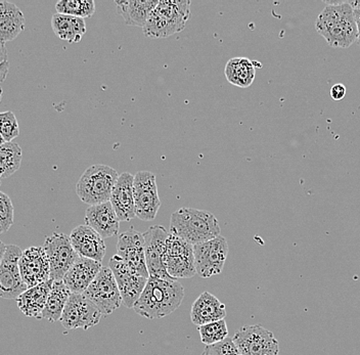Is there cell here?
<instances>
[{"label":"cell","mask_w":360,"mask_h":355,"mask_svg":"<svg viewBox=\"0 0 360 355\" xmlns=\"http://www.w3.org/2000/svg\"><path fill=\"white\" fill-rule=\"evenodd\" d=\"M184 298V288L177 280L150 276L134 309L148 320H159L179 309Z\"/></svg>","instance_id":"obj_1"},{"label":"cell","mask_w":360,"mask_h":355,"mask_svg":"<svg viewBox=\"0 0 360 355\" xmlns=\"http://www.w3.org/2000/svg\"><path fill=\"white\" fill-rule=\"evenodd\" d=\"M170 233L195 246L220 235V226L209 211L180 208L171 215Z\"/></svg>","instance_id":"obj_2"},{"label":"cell","mask_w":360,"mask_h":355,"mask_svg":"<svg viewBox=\"0 0 360 355\" xmlns=\"http://www.w3.org/2000/svg\"><path fill=\"white\" fill-rule=\"evenodd\" d=\"M190 15L191 1L188 0L159 1L143 28V33L150 38L169 37L186 28Z\"/></svg>","instance_id":"obj_3"},{"label":"cell","mask_w":360,"mask_h":355,"mask_svg":"<svg viewBox=\"0 0 360 355\" xmlns=\"http://www.w3.org/2000/svg\"><path fill=\"white\" fill-rule=\"evenodd\" d=\"M118 172L110 166L98 164L90 166L76 184V194L83 203L94 206L107 203L118 181Z\"/></svg>","instance_id":"obj_4"},{"label":"cell","mask_w":360,"mask_h":355,"mask_svg":"<svg viewBox=\"0 0 360 355\" xmlns=\"http://www.w3.org/2000/svg\"><path fill=\"white\" fill-rule=\"evenodd\" d=\"M83 295L98 307L103 316H109L123 304L116 278L110 267L103 266Z\"/></svg>","instance_id":"obj_5"},{"label":"cell","mask_w":360,"mask_h":355,"mask_svg":"<svg viewBox=\"0 0 360 355\" xmlns=\"http://www.w3.org/2000/svg\"><path fill=\"white\" fill-rule=\"evenodd\" d=\"M163 264L168 275L173 280L193 278L197 275L193 245L169 233L163 256Z\"/></svg>","instance_id":"obj_6"},{"label":"cell","mask_w":360,"mask_h":355,"mask_svg":"<svg viewBox=\"0 0 360 355\" xmlns=\"http://www.w3.org/2000/svg\"><path fill=\"white\" fill-rule=\"evenodd\" d=\"M242 355H278L280 344L274 333L261 325H245L233 337Z\"/></svg>","instance_id":"obj_7"},{"label":"cell","mask_w":360,"mask_h":355,"mask_svg":"<svg viewBox=\"0 0 360 355\" xmlns=\"http://www.w3.org/2000/svg\"><path fill=\"white\" fill-rule=\"evenodd\" d=\"M229 255V243L222 235L193 246L197 275L202 278L220 275Z\"/></svg>","instance_id":"obj_8"},{"label":"cell","mask_w":360,"mask_h":355,"mask_svg":"<svg viewBox=\"0 0 360 355\" xmlns=\"http://www.w3.org/2000/svg\"><path fill=\"white\" fill-rule=\"evenodd\" d=\"M134 198L135 217L143 221H152L161 207L158 194L156 176L150 172H139L134 175Z\"/></svg>","instance_id":"obj_9"},{"label":"cell","mask_w":360,"mask_h":355,"mask_svg":"<svg viewBox=\"0 0 360 355\" xmlns=\"http://www.w3.org/2000/svg\"><path fill=\"white\" fill-rule=\"evenodd\" d=\"M44 249L51 266V280H63L80 256L74 250L71 240L65 233H55L45 239Z\"/></svg>","instance_id":"obj_10"},{"label":"cell","mask_w":360,"mask_h":355,"mask_svg":"<svg viewBox=\"0 0 360 355\" xmlns=\"http://www.w3.org/2000/svg\"><path fill=\"white\" fill-rule=\"evenodd\" d=\"M101 312L83 294H71L63 311L60 323L66 330H89L100 323Z\"/></svg>","instance_id":"obj_11"},{"label":"cell","mask_w":360,"mask_h":355,"mask_svg":"<svg viewBox=\"0 0 360 355\" xmlns=\"http://www.w3.org/2000/svg\"><path fill=\"white\" fill-rule=\"evenodd\" d=\"M109 267L116 278L124 306L134 309L135 303L145 290L148 278L137 273L117 254L110 259Z\"/></svg>","instance_id":"obj_12"},{"label":"cell","mask_w":360,"mask_h":355,"mask_svg":"<svg viewBox=\"0 0 360 355\" xmlns=\"http://www.w3.org/2000/svg\"><path fill=\"white\" fill-rule=\"evenodd\" d=\"M22 251L19 246L8 245L0 264V297L17 299L28 287L22 280L19 262Z\"/></svg>","instance_id":"obj_13"},{"label":"cell","mask_w":360,"mask_h":355,"mask_svg":"<svg viewBox=\"0 0 360 355\" xmlns=\"http://www.w3.org/2000/svg\"><path fill=\"white\" fill-rule=\"evenodd\" d=\"M169 233L164 226H150L143 233L145 238V251L146 267L148 275L152 278H162V280H173L166 271L163 264V256L165 253L166 241Z\"/></svg>","instance_id":"obj_14"},{"label":"cell","mask_w":360,"mask_h":355,"mask_svg":"<svg viewBox=\"0 0 360 355\" xmlns=\"http://www.w3.org/2000/svg\"><path fill=\"white\" fill-rule=\"evenodd\" d=\"M145 238L134 228L120 233L117 242V255L143 278H148L146 267Z\"/></svg>","instance_id":"obj_15"},{"label":"cell","mask_w":360,"mask_h":355,"mask_svg":"<svg viewBox=\"0 0 360 355\" xmlns=\"http://www.w3.org/2000/svg\"><path fill=\"white\" fill-rule=\"evenodd\" d=\"M19 267L28 289L51 280V266L44 247H29L22 251Z\"/></svg>","instance_id":"obj_16"},{"label":"cell","mask_w":360,"mask_h":355,"mask_svg":"<svg viewBox=\"0 0 360 355\" xmlns=\"http://www.w3.org/2000/svg\"><path fill=\"white\" fill-rule=\"evenodd\" d=\"M74 250L80 257L103 262L107 251L103 238L89 226H79L69 235Z\"/></svg>","instance_id":"obj_17"},{"label":"cell","mask_w":360,"mask_h":355,"mask_svg":"<svg viewBox=\"0 0 360 355\" xmlns=\"http://www.w3.org/2000/svg\"><path fill=\"white\" fill-rule=\"evenodd\" d=\"M134 179V175L124 172L112 188L110 203L119 221H129L135 217Z\"/></svg>","instance_id":"obj_18"},{"label":"cell","mask_w":360,"mask_h":355,"mask_svg":"<svg viewBox=\"0 0 360 355\" xmlns=\"http://www.w3.org/2000/svg\"><path fill=\"white\" fill-rule=\"evenodd\" d=\"M103 269L101 262L79 257L68 271L63 282L73 294H83Z\"/></svg>","instance_id":"obj_19"},{"label":"cell","mask_w":360,"mask_h":355,"mask_svg":"<svg viewBox=\"0 0 360 355\" xmlns=\"http://www.w3.org/2000/svg\"><path fill=\"white\" fill-rule=\"evenodd\" d=\"M84 221L86 226L96 231L103 239H109L118 235L120 221L110 202L87 208Z\"/></svg>","instance_id":"obj_20"},{"label":"cell","mask_w":360,"mask_h":355,"mask_svg":"<svg viewBox=\"0 0 360 355\" xmlns=\"http://www.w3.org/2000/svg\"><path fill=\"white\" fill-rule=\"evenodd\" d=\"M226 307L219 299L209 292L202 293L193 303L191 310V323L195 325H207L213 321L224 320Z\"/></svg>","instance_id":"obj_21"},{"label":"cell","mask_w":360,"mask_h":355,"mask_svg":"<svg viewBox=\"0 0 360 355\" xmlns=\"http://www.w3.org/2000/svg\"><path fill=\"white\" fill-rule=\"evenodd\" d=\"M53 283V280H49L37 286L29 288L17 298L18 307L25 316L41 320Z\"/></svg>","instance_id":"obj_22"},{"label":"cell","mask_w":360,"mask_h":355,"mask_svg":"<svg viewBox=\"0 0 360 355\" xmlns=\"http://www.w3.org/2000/svg\"><path fill=\"white\" fill-rule=\"evenodd\" d=\"M328 46L335 49H348L357 41V26L355 23L354 12L350 11L344 15L341 21L321 34Z\"/></svg>","instance_id":"obj_23"},{"label":"cell","mask_w":360,"mask_h":355,"mask_svg":"<svg viewBox=\"0 0 360 355\" xmlns=\"http://www.w3.org/2000/svg\"><path fill=\"white\" fill-rule=\"evenodd\" d=\"M26 20L15 4L0 1V41H13L25 29Z\"/></svg>","instance_id":"obj_24"},{"label":"cell","mask_w":360,"mask_h":355,"mask_svg":"<svg viewBox=\"0 0 360 355\" xmlns=\"http://www.w3.org/2000/svg\"><path fill=\"white\" fill-rule=\"evenodd\" d=\"M117 11L122 15L124 22L128 26L143 28L150 18V13L156 8L158 0H127L115 1Z\"/></svg>","instance_id":"obj_25"},{"label":"cell","mask_w":360,"mask_h":355,"mask_svg":"<svg viewBox=\"0 0 360 355\" xmlns=\"http://www.w3.org/2000/svg\"><path fill=\"white\" fill-rule=\"evenodd\" d=\"M51 28L60 39L70 44H78L86 33L84 19L60 13H56L51 18Z\"/></svg>","instance_id":"obj_26"},{"label":"cell","mask_w":360,"mask_h":355,"mask_svg":"<svg viewBox=\"0 0 360 355\" xmlns=\"http://www.w3.org/2000/svg\"><path fill=\"white\" fill-rule=\"evenodd\" d=\"M255 66L247 58H233L225 66V77L231 84L246 89L255 79Z\"/></svg>","instance_id":"obj_27"},{"label":"cell","mask_w":360,"mask_h":355,"mask_svg":"<svg viewBox=\"0 0 360 355\" xmlns=\"http://www.w3.org/2000/svg\"><path fill=\"white\" fill-rule=\"evenodd\" d=\"M71 294V291L68 289L63 280H53L46 305L42 312L41 320H46L51 323L60 321Z\"/></svg>","instance_id":"obj_28"},{"label":"cell","mask_w":360,"mask_h":355,"mask_svg":"<svg viewBox=\"0 0 360 355\" xmlns=\"http://www.w3.org/2000/svg\"><path fill=\"white\" fill-rule=\"evenodd\" d=\"M22 149L18 143H6L0 146V181L8 179L21 167Z\"/></svg>","instance_id":"obj_29"},{"label":"cell","mask_w":360,"mask_h":355,"mask_svg":"<svg viewBox=\"0 0 360 355\" xmlns=\"http://www.w3.org/2000/svg\"><path fill=\"white\" fill-rule=\"evenodd\" d=\"M352 10L353 8L349 6L347 1H341L338 6H326L323 12L319 13L316 22H315V29H316L317 33L323 34L330 27L341 21L344 15Z\"/></svg>","instance_id":"obj_30"},{"label":"cell","mask_w":360,"mask_h":355,"mask_svg":"<svg viewBox=\"0 0 360 355\" xmlns=\"http://www.w3.org/2000/svg\"><path fill=\"white\" fill-rule=\"evenodd\" d=\"M56 13L72 17L90 18L96 13L94 0H60L56 4Z\"/></svg>","instance_id":"obj_31"},{"label":"cell","mask_w":360,"mask_h":355,"mask_svg":"<svg viewBox=\"0 0 360 355\" xmlns=\"http://www.w3.org/2000/svg\"><path fill=\"white\" fill-rule=\"evenodd\" d=\"M202 343L206 346L222 342L229 336L226 321L225 320L213 321L198 328Z\"/></svg>","instance_id":"obj_32"},{"label":"cell","mask_w":360,"mask_h":355,"mask_svg":"<svg viewBox=\"0 0 360 355\" xmlns=\"http://www.w3.org/2000/svg\"><path fill=\"white\" fill-rule=\"evenodd\" d=\"M0 134L6 143H11L20 136L19 123L13 112L0 113Z\"/></svg>","instance_id":"obj_33"},{"label":"cell","mask_w":360,"mask_h":355,"mask_svg":"<svg viewBox=\"0 0 360 355\" xmlns=\"http://www.w3.org/2000/svg\"><path fill=\"white\" fill-rule=\"evenodd\" d=\"M13 224V205L11 198L0 192V235L6 233Z\"/></svg>","instance_id":"obj_34"},{"label":"cell","mask_w":360,"mask_h":355,"mask_svg":"<svg viewBox=\"0 0 360 355\" xmlns=\"http://www.w3.org/2000/svg\"><path fill=\"white\" fill-rule=\"evenodd\" d=\"M202 355H242L231 339L226 338L222 342L206 346Z\"/></svg>","instance_id":"obj_35"},{"label":"cell","mask_w":360,"mask_h":355,"mask_svg":"<svg viewBox=\"0 0 360 355\" xmlns=\"http://www.w3.org/2000/svg\"><path fill=\"white\" fill-rule=\"evenodd\" d=\"M346 92H347V89H346L345 85L342 84V83H337L330 89V96H332L333 100L339 102V101L345 98Z\"/></svg>","instance_id":"obj_36"},{"label":"cell","mask_w":360,"mask_h":355,"mask_svg":"<svg viewBox=\"0 0 360 355\" xmlns=\"http://www.w3.org/2000/svg\"><path fill=\"white\" fill-rule=\"evenodd\" d=\"M8 70H10V63L8 60L0 64V83L4 82V80L6 79Z\"/></svg>","instance_id":"obj_37"},{"label":"cell","mask_w":360,"mask_h":355,"mask_svg":"<svg viewBox=\"0 0 360 355\" xmlns=\"http://www.w3.org/2000/svg\"><path fill=\"white\" fill-rule=\"evenodd\" d=\"M8 60V51H6V44L0 41V64Z\"/></svg>","instance_id":"obj_38"},{"label":"cell","mask_w":360,"mask_h":355,"mask_svg":"<svg viewBox=\"0 0 360 355\" xmlns=\"http://www.w3.org/2000/svg\"><path fill=\"white\" fill-rule=\"evenodd\" d=\"M353 12H354L355 23H356L357 32H359L356 42L359 44V46H360V10H353Z\"/></svg>","instance_id":"obj_39"},{"label":"cell","mask_w":360,"mask_h":355,"mask_svg":"<svg viewBox=\"0 0 360 355\" xmlns=\"http://www.w3.org/2000/svg\"><path fill=\"white\" fill-rule=\"evenodd\" d=\"M347 4L353 10H360V0H348Z\"/></svg>","instance_id":"obj_40"},{"label":"cell","mask_w":360,"mask_h":355,"mask_svg":"<svg viewBox=\"0 0 360 355\" xmlns=\"http://www.w3.org/2000/svg\"><path fill=\"white\" fill-rule=\"evenodd\" d=\"M6 246H8V245L0 241V264H1L2 259H4V253H6Z\"/></svg>","instance_id":"obj_41"},{"label":"cell","mask_w":360,"mask_h":355,"mask_svg":"<svg viewBox=\"0 0 360 355\" xmlns=\"http://www.w3.org/2000/svg\"><path fill=\"white\" fill-rule=\"evenodd\" d=\"M6 143V141H4V138H2L1 134H0V146L4 145V143Z\"/></svg>","instance_id":"obj_42"},{"label":"cell","mask_w":360,"mask_h":355,"mask_svg":"<svg viewBox=\"0 0 360 355\" xmlns=\"http://www.w3.org/2000/svg\"><path fill=\"white\" fill-rule=\"evenodd\" d=\"M2 94H4V91H2V89L0 87V101H1Z\"/></svg>","instance_id":"obj_43"},{"label":"cell","mask_w":360,"mask_h":355,"mask_svg":"<svg viewBox=\"0 0 360 355\" xmlns=\"http://www.w3.org/2000/svg\"><path fill=\"white\" fill-rule=\"evenodd\" d=\"M0 184H1V181H0Z\"/></svg>","instance_id":"obj_44"}]
</instances>
